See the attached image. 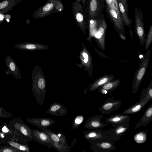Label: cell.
I'll return each mask as SVG.
<instances>
[{"label":"cell","instance_id":"obj_35","mask_svg":"<svg viewBox=\"0 0 152 152\" xmlns=\"http://www.w3.org/2000/svg\"><path fill=\"white\" fill-rule=\"evenodd\" d=\"M12 115L5 111L2 107H0V118L11 117Z\"/></svg>","mask_w":152,"mask_h":152},{"label":"cell","instance_id":"obj_17","mask_svg":"<svg viewBox=\"0 0 152 152\" xmlns=\"http://www.w3.org/2000/svg\"><path fill=\"white\" fill-rule=\"evenodd\" d=\"M27 122L35 126L42 130L52 126L56 121L51 118H45L26 119Z\"/></svg>","mask_w":152,"mask_h":152},{"label":"cell","instance_id":"obj_15","mask_svg":"<svg viewBox=\"0 0 152 152\" xmlns=\"http://www.w3.org/2000/svg\"><path fill=\"white\" fill-rule=\"evenodd\" d=\"M34 141L41 144L45 145L48 148H51L53 142L48 135L43 130L31 129Z\"/></svg>","mask_w":152,"mask_h":152},{"label":"cell","instance_id":"obj_11","mask_svg":"<svg viewBox=\"0 0 152 152\" xmlns=\"http://www.w3.org/2000/svg\"><path fill=\"white\" fill-rule=\"evenodd\" d=\"M83 136L84 138L90 142L104 140H111L109 137L108 130L100 129L85 131L83 133Z\"/></svg>","mask_w":152,"mask_h":152},{"label":"cell","instance_id":"obj_27","mask_svg":"<svg viewBox=\"0 0 152 152\" xmlns=\"http://www.w3.org/2000/svg\"><path fill=\"white\" fill-rule=\"evenodd\" d=\"M14 48L22 50H34L38 48L37 46L33 44L28 43H20L14 46Z\"/></svg>","mask_w":152,"mask_h":152},{"label":"cell","instance_id":"obj_29","mask_svg":"<svg viewBox=\"0 0 152 152\" xmlns=\"http://www.w3.org/2000/svg\"><path fill=\"white\" fill-rule=\"evenodd\" d=\"M7 143L10 145L22 151H30V148L26 144H20L12 141H9Z\"/></svg>","mask_w":152,"mask_h":152},{"label":"cell","instance_id":"obj_30","mask_svg":"<svg viewBox=\"0 0 152 152\" xmlns=\"http://www.w3.org/2000/svg\"><path fill=\"white\" fill-rule=\"evenodd\" d=\"M148 130L140 131L137 132L134 137L135 141L137 143L141 144L144 143L146 140Z\"/></svg>","mask_w":152,"mask_h":152},{"label":"cell","instance_id":"obj_36","mask_svg":"<svg viewBox=\"0 0 152 152\" xmlns=\"http://www.w3.org/2000/svg\"><path fill=\"white\" fill-rule=\"evenodd\" d=\"M105 4L106 6L111 7L116 10L114 7L112 0H105Z\"/></svg>","mask_w":152,"mask_h":152},{"label":"cell","instance_id":"obj_39","mask_svg":"<svg viewBox=\"0 0 152 152\" xmlns=\"http://www.w3.org/2000/svg\"><path fill=\"white\" fill-rule=\"evenodd\" d=\"M98 89V91L100 92L102 94H107L109 93L107 91L104 89L99 88Z\"/></svg>","mask_w":152,"mask_h":152},{"label":"cell","instance_id":"obj_2","mask_svg":"<svg viewBox=\"0 0 152 152\" xmlns=\"http://www.w3.org/2000/svg\"><path fill=\"white\" fill-rule=\"evenodd\" d=\"M64 7L60 0H48L44 5L37 9L33 13L36 19L45 17L52 14L60 12Z\"/></svg>","mask_w":152,"mask_h":152},{"label":"cell","instance_id":"obj_34","mask_svg":"<svg viewBox=\"0 0 152 152\" xmlns=\"http://www.w3.org/2000/svg\"><path fill=\"white\" fill-rule=\"evenodd\" d=\"M1 130L2 132L5 134L14 135H15L16 134V132H14L12 129L8 128L7 126L5 124L3 126Z\"/></svg>","mask_w":152,"mask_h":152},{"label":"cell","instance_id":"obj_6","mask_svg":"<svg viewBox=\"0 0 152 152\" xmlns=\"http://www.w3.org/2000/svg\"><path fill=\"white\" fill-rule=\"evenodd\" d=\"M135 11V31L139 39L140 45L142 47L146 41V34L144 23V18L141 8L136 7Z\"/></svg>","mask_w":152,"mask_h":152},{"label":"cell","instance_id":"obj_33","mask_svg":"<svg viewBox=\"0 0 152 152\" xmlns=\"http://www.w3.org/2000/svg\"><path fill=\"white\" fill-rule=\"evenodd\" d=\"M22 152L11 146L0 147V152Z\"/></svg>","mask_w":152,"mask_h":152},{"label":"cell","instance_id":"obj_24","mask_svg":"<svg viewBox=\"0 0 152 152\" xmlns=\"http://www.w3.org/2000/svg\"><path fill=\"white\" fill-rule=\"evenodd\" d=\"M84 50L82 53V56L84 58L83 61L86 65L85 66L87 69L89 76H91L93 73V66L91 56L90 53L86 49Z\"/></svg>","mask_w":152,"mask_h":152},{"label":"cell","instance_id":"obj_28","mask_svg":"<svg viewBox=\"0 0 152 152\" xmlns=\"http://www.w3.org/2000/svg\"><path fill=\"white\" fill-rule=\"evenodd\" d=\"M51 148L60 152H69L70 147L69 145L53 142Z\"/></svg>","mask_w":152,"mask_h":152},{"label":"cell","instance_id":"obj_32","mask_svg":"<svg viewBox=\"0 0 152 152\" xmlns=\"http://www.w3.org/2000/svg\"><path fill=\"white\" fill-rule=\"evenodd\" d=\"M84 120V117L82 115L77 116L74 119L72 127L75 129L78 128L83 123Z\"/></svg>","mask_w":152,"mask_h":152},{"label":"cell","instance_id":"obj_16","mask_svg":"<svg viewBox=\"0 0 152 152\" xmlns=\"http://www.w3.org/2000/svg\"><path fill=\"white\" fill-rule=\"evenodd\" d=\"M5 63L7 68V70L6 71V74H11L16 79H21V77L20 69L15 61L10 56H8L5 58Z\"/></svg>","mask_w":152,"mask_h":152},{"label":"cell","instance_id":"obj_40","mask_svg":"<svg viewBox=\"0 0 152 152\" xmlns=\"http://www.w3.org/2000/svg\"><path fill=\"white\" fill-rule=\"evenodd\" d=\"M119 34L120 37L122 39L125 41L126 40V37L124 35L120 33H119Z\"/></svg>","mask_w":152,"mask_h":152},{"label":"cell","instance_id":"obj_37","mask_svg":"<svg viewBox=\"0 0 152 152\" xmlns=\"http://www.w3.org/2000/svg\"><path fill=\"white\" fill-rule=\"evenodd\" d=\"M120 0L124 6L127 15H129V9L127 4V0Z\"/></svg>","mask_w":152,"mask_h":152},{"label":"cell","instance_id":"obj_10","mask_svg":"<svg viewBox=\"0 0 152 152\" xmlns=\"http://www.w3.org/2000/svg\"><path fill=\"white\" fill-rule=\"evenodd\" d=\"M105 8L108 16L115 30L119 34L124 35L125 25L121 16L118 14L115 10L107 6H105Z\"/></svg>","mask_w":152,"mask_h":152},{"label":"cell","instance_id":"obj_25","mask_svg":"<svg viewBox=\"0 0 152 152\" xmlns=\"http://www.w3.org/2000/svg\"><path fill=\"white\" fill-rule=\"evenodd\" d=\"M121 17L124 25L131 27L132 23V19H129L128 15L126 14V10L120 0H117Z\"/></svg>","mask_w":152,"mask_h":152},{"label":"cell","instance_id":"obj_41","mask_svg":"<svg viewBox=\"0 0 152 152\" xmlns=\"http://www.w3.org/2000/svg\"><path fill=\"white\" fill-rule=\"evenodd\" d=\"M129 33L131 36V37L132 39L133 38V33L132 31V30L131 29H130L129 31Z\"/></svg>","mask_w":152,"mask_h":152},{"label":"cell","instance_id":"obj_9","mask_svg":"<svg viewBox=\"0 0 152 152\" xmlns=\"http://www.w3.org/2000/svg\"><path fill=\"white\" fill-rule=\"evenodd\" d=\"M129 121L121 123L112 124L113 128L108 130L109 138L113 142L118 140L128 129Z\"/></svg>","mask_w":152,"mask_h":152},{"label":"cell","instance_id":"obj_31","mask_svg":"<svg viewBox=\"0 0 152 152\" xmlns=\"http://www.w3.org/2000/svg\"><path fill=\"white\" fill-rule=\"evenodd\" d=\"M152 41V26L150 25L149 30L146 38L145 51H146L149 47Z\"/></svg>","mask_w":152,"mask_h":152},{"label":"cell","instance_id":"obj_1","mask_svg":"<svg viewBox=\"0 0 152 152\" xmlns=\"http://www.w3.org/2000/svg\"><path fill=\"white\" fill-rule=\"evenodd\" d=\"M105 6V0H86L84 11L88 23L103 14Z\"/></svg>","mask_w":152,"mask_h":152},{"label":"cell","instance_id":"obj_26","mask_svg":"<svg viewBox=\"0 0 152 152\" xmlns=\"http://www.w3.org/2000/svg\"><path fill=\"white\" fill-rule=\"evenodd\" d=\"M121 80L119 79H115L108 82L99 88L104 89L109 93L117 88L120 85Z\"/></svg>","mask_w":152,"mask_h":152},{"label":"cell","instance_id":"obj_5","mask_svg":"<svg viewBox=\"0 0 152 152\" xmlns=\"http://www.w3.org/2000/svg\"><path fill=\"white\" fill-rule=\"evenodd\" d=\"M84 9L80 2L75 1L72 3L71 10L75 21L85 34L86 29L88 28V24Z\"/></svg>","mask_w":152,"mask_h":152},{"label":"cell","instance_id":"obj_14","mask_svg":"<svg viewBox=\"0 0 152 152\" xmlns=\"http://www.w3.org/2000/svg\"><path fill=\"white\" fill-rule=\"evenodd\" d=\"M103 118V115L101 114L92 116L86 121L84 127L88 129H101L108 126L107 123H104L102 121Z\"/></svg>","mask_w":152,"mask_h":152},{"label":"cell","instance_id":"obj_23","mask_svg":"<svg viewBox=\"0 0 152 152\" xmlns=\"http://www.w3.org/2000/svg\"><path fill=\"white\" fill-rule=\"evenodd\" d=\"M22 0H4L0 2V13L5 14L12 10Z\"/></svg>","mask_w":152,"mask_h":152},{"label":"cell","instance_id":"obj_18","mask_svg":"<svg viewBox=\"0 0 152 152\" xmlns=\"http://www.w3.org/2000/svg\"><path fill=\"white\" fill-rule=\"evenodd\" d=\"M67 112L64 105L55 102L51 104L46 111V113L57 116H63Z\"/></svg>","mask_w":152,"mask_h":152},{"label":"cell","instance_id":"obj_42","mask_svg":"<svg viewBox=\"0 0 152 152\" xmlns=\"http://www.w3.org/2000/svg\"><path fill=\"white\" fill-rule=\"evenodd\" d=\"M26 23L28 24H29L30 23V20L28 19H27L26 20Z\"/></svg>","mask_w":152,"mask_h":152},{"label":"cell","instance_id":"obj_13","mask_svg":"<svg viewBox=\"0 0 152 152\" xmlns=\"http://www.w3.org/2000/svg\"><path fill=\"white\" fill-rule=\"evenodd\" d=\"M91 148L94 152H111L116 147L110 140H104L90 142Z\"/></svg>","mask_w":152,"mask_h":152},{"label":"cell","instance_id":"obj_19","mask_svg":"<svg viewBox=\"0 0 152 152\" xmlns=\"http://www.w3.org/2000/svg\"><path fill=\"white\" fill-rule=\"evenodd\" d=\"M114 77V75H106L96 79L90 85L89 91H93L98 89L105 83L113 80Z\"/></svg>","mask_w":152,"mask_h":152},{"label":"cell","instance_id":"obj_38","mask_svg":"<svg viewBox=\"0 0 152 152\" xmlns=\"http://www.w3.org/2000/svg\"><path fill=\"white\" fill-rule=\"evenodd\" d=\"M114 6L118 14L121 16L117 0H112Z\"/></svg>","mask_w":152,"mask_h":152},{"label":"cell","instance_id":"obj_22","mask_svg":"<svg viewBox=\"0 0 152 152\" xmlns=\"http://www.w3.org/2000/svg\"><path fill=\"white\" fill-rule=\"evenodd\" d=\"M131 116L126 114H116L113 115L106 118L104 121L107 124H114L129 121Z\"/></svg>","mask_w":152,"mask_h":152},{"label":"cell","instance_id":"obj_8","mask_svg":"<svg viewBox=\"0 0 152 152\" xmlns=\"http://www.w3.org/2000/svg\"><path fill=\"white\" fill-rule=\"evenodd\" d=\"M147 88L146 95L132 106L124 110L122 113L124 114H132L136 113L141 110L152 99V80H151Z\"/></svg>","mask_w":152,"mask_h":152},{"label":"cell","instance_id":"obj_4","mask_svg":"<svg viewBox=\"0 0 152 152\" xmlns=\"http://www.w3.org/2000/svg\"><path fill=\"white\" fill-rule=\"evenodd\" d=\"M96 32L94 35L95 41L99 48L103 51L105 50V37L107 26L103 14L95 19Z\"/></svg>","mask_w":152,"mask_h":152},{"label":"cell","instance_id":"obj_12","mask_svg":"<svg viewBox=\"0 0 152 152\" xmlns=\"http://www.w3.org/2000/svg\"><path fill=\"white\" fill-rule=\"evenodd\" d=\"M115 97L106 99L99 108L102 114H108L114 112L119 108L122 103L120 100H115Z\"/></svg>","mask_w":152,"mask_h":152},{"label":"cell","instance_id":"obj_20","mask_svg":"<svg viewBox=\"0 0 152 152\" xmlns=\"http://www.w3.org/2000/svg\"><path fill=\"white\" fill-rule=\"evenodd\" d=\"M42 130L48 135L53 142L68 145L65 135L62 133H55L53 132L51 129L48 128L43 129Z\"/></svg>","mask_w":152,"mask_h":152},{"label":"cell","instance_id":"obj_3","mask_svg":"<svg viewBox=\"0 0 152 152\" xmlns=\"http://www.w3.org/2000/svg\"><path fill=\"white\" fill-rule=\"evenodd\" d=\"M151 51L148 50L141 59L139 68L135 72L132 84V91L137 93L149 63Z\"/></svg>","mask_w":152,"mask_h":152},{"label":"cell","instance_id":"obj_21","mask_svg":"<svg viewBox=\"0 0 152 152\" xmlns=\"http://www.w3.org/2000/svg\"><path fill=\"white\" fill-rule=\"evenodd\" d=\"M152 119V104L146 109L140 120L136 124L134 128H139L141 126H146Z\"/></svg>","mask_w":152,"mask_h":152},{"label":"cell","instance_id":"obj_7","mask_svg":"<svg viewBox=\"0 0 152 152\" xmlns=\"http://www.w3.org/2000/svg\"><path fill=\"white\" fill-rule=\"evenodd\" d=\"M10 129H14L17 132L20 133L24 138L28 141H34V139L32 134L31 129L23 121L19 118H16L10 121L8 124Z\"/></svg>","mask_w":152,"mask_h":152}]
</instances>
